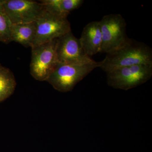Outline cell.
Returning a JSON list of instances; mask_svg holds the SVG:
<instances>
[{
  "instance_id": "6da1fadb",
  "label": "cell",
  "mask_w": 152,
  "mask_h": 152,
  "mask_svg": "<svg viewBox=\"0 0 152 152\" xmlns=\"http://www.w3.org/2000/svg\"><path fill=\"white\" fill-rule=\"evenodd\" d=\"M141 64L152 65V49L131 39L124 46L107 54L100 67L107 73L118 68Z\"/></svg>"
},
{
  "instance_id": "52a82bcc",
  "label": "cell",
  "mask_w": 152,
  "mask_h": 152,
  "mask_svg": "<svg viewBox=\"0 0 152 152\" xmlns=\"http://www.w3.org/2000/svg\"><path fill=\"white\" fill-rule=\"evenodd\" d=\"M56 53L60 64L83 65L96 62L86 54L72 31L57 39Z\"/></svg>"
},
{
  "instance_id": "4fadbf2b",
  "label": "cell",
  "mask_w": 152,
  "mask_h": 152,
  "mask_svg": "<svg viewBox=\"0 0 152 152\" xmlns=\"http://www.w3.org/2000/svg\"><path fill=\"white\" fill-rule=\"evenodd\" d=\"M45 6L49 13L58 16L67 17L68 14L63 10L61 7L62 0H43L40 1Z\"/></svg>"
},
{
  "instance_id": "7a4b0ae2",
  "label": "cell",
  "mask_w": 152,
  "mask_h": 152,
  "mask_svg": "<svg viewBox=\"0 0 152 152\" xmlns=\"http://www.w3.org/2000/svg\"><path fill=\"white\" fill-rule=\"evenodd\" d=\"M102 61L83 65L58 63L46 81L61 92L70 91L92 71L100 67Z\"/></svg>"
},
{
  "instance_id": "ba28073f",
  "label": "cell",
  "mask_w": 152,
  "mask_h": 152,
  "mask_svg": "<svg viewBox=\"0 0 152 152\" xmlns=\"http://www.w3.org/2000/svg\"><path fill=\"white\" fill-rule=\"evenodd\" d=\"M36 23L37 34L33 46L50 42L72 31L67 18L54 15L47 11Z\"/></svg>"
},
{
  "instance_id": "30bf717a",
  "label": "cell",
  "mask_w": 152,
  "mask_h": 152,
  "mask_svg": "<svg viewBox=\"0 0 152 152\" xmlns=\"http://www.w3.org/2000/svg\"><path fill=\"white\" fill-rule=\"evenodd\" d=\"M37 30L36 22L12 24L11 41L19 43L25 47L31 48L35 39Z\"/></svg>"
},
{
  "instance_id": "8992f818",
  "label": "cell",
  "mask_w": 152,
  "mask_h": 152,
  "mask_svg": "<svg viewBox=\"0 0 152 152\" xmlns=\"http://www.w3.org/2000/svg\"><path fill=\"white\" fill-rule=\"evenodd\" d=\"M0 5L12 24L36 22L46 12L40 2L29 0H0Z\"/></svg>"
},
{
  "instance_id": "8fae6325",
  "label": "cell",
  "mask_w": 152,
  "mask_h": 152,
  "mask_svg": "<svg viewBox=\"0 0 152 152\" xmlns=\"http://www.w3.org/2000/svg\"><path fill=\"white\" fill-rule=\"evenodd\" d=\"M16 86L13 74L9 69L0 65V102L12 94Z\"/></svg>"
},
{
  "instance_id": "3957f363",
  "label": "cell",
  "mask_w": 152,
  "mask_h": 152,
  "mask_svg": "<svg viewBox=\"0 0 152 152\" xmlns=\"http://www.w3.org/2000/svg\"><path fill=\"white\" fill-rule=\"evenodd\" d=\"M102 34L101 53L107 54L118 50L129 42L125 19L120 14L106 15L99 21Z\"/></svg>"
},
{
  "instance_id": "277c9868",
  "label": "cell",
  "mask_w": 152,
  "mask_h": 152,
  "mask_svg": "<svg viewBox=\"0 0 152 152\" xmlns=\"http://www.w3.org/2000/svg\"><path fill=\"white\" fill-rule=\"evenodd\" d=\"M107 83L114 88L128 91L145 83L152 76V65L124 67L107 73Z\"/></svg>"
},
{
  "instance_id": "9c48e42d",
  "label": "cell",
  "mask_w": 152,
  "mask_h": 152,
  "mask_svg": "<svg viewBox=\"0 0 152 152\" xmlns=\"http://www.w3.org/2000/svg\"><path fill=\"white\" fill-rule=\"evenodd\" d=\"M79 39L85 53L89 56L100 53L102 40L99 21L88 23L84 28Z\"/></svg>"
},
{
  "instance_id": "5bb4252c",
  "label": "cell",
  "mask_w": 152,
  "mask_h": 152,
  "mask_svg": "<svg viewBox=\"0 0 152 152\" xmlns=\"http://www.w3.org/2000/svg\"><path fill=\"white\" fill-rule=\"evenodd\" d=\"M83 2V0H62V8L65 13L69 15L71 11L78 8Z\"/></svg>"
},
{
  "instance_id": "5b68a950",
  "label": "cell",
  "mask_w": 152,
  "mask_h": 152,
  "mask_svg": "<svg viewBox=\"0 0 152 152\" xmlns=\"http://www.w3.org/2000/svg\"><path fill=\"white\" fill-rule=\"evenodd\" d=\"M57 40L31 48L30 70L31 75L36 80L46 81L58 64L56 53Z\"/></svg>"
},
{
  "instance_id": "7c38bea8",
  "label": "cell",
  "mask_w": 152,
  "mask_h": 152,
  "mask_svg": "<svg viewBox=\"0 0 152 152\" xmlns=\"http://www.w3.org/2000/svg\"><path fill=\"white\" fill-rule=\"evenodd\" d=\"M12 23L0 5V42L8 43L11 39Z\"/></svg>"
}]
</instances>
